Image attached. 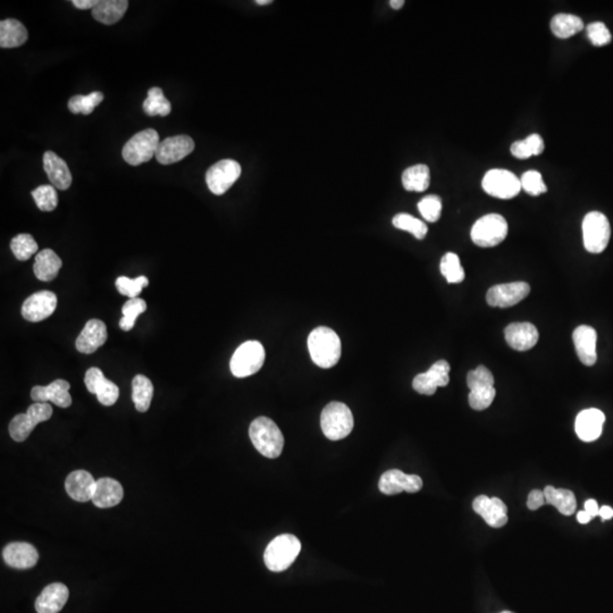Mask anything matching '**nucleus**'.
Segmentation results:
<instances>
[{
	"label": "nucleus",
	"instance_id": "f257e3e1",
	"mask_svg": "<svg viewBox=\"0 0 613 613\" xmlns=\"http://www.w3.org/2000/svg\"><path fill=\"white\" fill-rule=\"evenodd\" d=\"M308 349L313 363L320 368H330L341 358L340 337L328 327H317L308 337Z\"/></svg>",
	"mask_w": 613,
	"mask_h": 613
},
{
	"label": "nucleus",
	"instance_id": "f03ea898",
	"mask_svg": "<svg viewBox=\"0 0 613 613\" xmlns=\"http://www.w3.org/2000/svg\"><path fill=\"white\" fill-rule=\"evenodd\" d=\"M249 436L256 450L263 457L275 459L283 451V434L268 417H258L251 423Z\"/></svg>",
	"mask_w": 613,
	"mask_h": 613
},
{
	"label": "nucleus",
	"instance_id": "7ed1b4c3",
	"mask_svg": "<svg viewBox=\"0 0 613 613\" xmlns=\"http://www.w3.org/2000/svg\"><path fill=\"white\" fill-rule=\"evenodd\" d=\"M300 551V540L294 535L283 534L275 537L267 545L263 553V561L270 571L281 573L287 570L296 561Z\"/></svg>",
	"mask_w": 613,
	"mask_h": 613
},
{
	"label": "nucleus",
	"instance_id": "20e7f679",
	"mask_svg": "<svg viewBox=\"0 0 613 613\" xmlns=\"http://www.w3.org/2000/svg\"><path fill=\"white\" fill-rule=\"evenodd\" d=\"M354 416L350 408L342 402H330L324 408L320 426L324 435L330 441H340L354 430Z\"/></svg>",
	"mask_w": 613,
	"mask_h": 613
},
{
	"label": "nucleus",
	"instance_id": "39448f33",
	"mask_svg": "<svg viewBox=\"0 0 613 613\" xmlns=\"http://www.w3.org/2000/svg\"><path fill=\"white\" fill-rule=\"evenodd\" d=\"M508 231L509 226L504 216L499 213H488L480 217L473 224L470 237L473 244L478 247L492 248L504 242L507 237Z\"/></svg>",
	"mask_w": 613,
	"mask_h": 613
},
{
	"label": "nucleus",
	"instance_id": "423d86ee",
	"mask_svg": "<svg viewBox=\"0 0 613 613\" xmlns=\"http://www.w3.org/2000/svg\"><path fill=\"white\" fill-rule=\"evenodd\" d=\"M611 237L609 220L600 211H590L583 220L584 247L590 254L605 250Z\"/></svg>",
	"mask_w": 613,
	"mask_h": 613
},
{
	"label": "nucleus",
	"instance_id": "0eeeda50",
	"mask_svg": "<svg viewBox=\"0 0 613 613\" xmlns=\"http://www.w3.org/2000/svg\"><path fill=\"white\" fill-rule=\"evenodd\" d=\"M265 349L258 341H247L237 348L231 359V371L237 378L251 376L265 363Z\"/></svg>",
	"mask_w": 613,
	"mask_h": 613
},
{
	"label": "nucleus",
	"instance_id": "6e6552de",
	"mask_svg": "<svg viewBox=\"0 0 613 613\" xmlns=\"http://www.w3.org/2000/svg\"><path fill=\"white\" fill-rule=\"evenodd\" d=\"M159 144L158 132L153 129H147L138 132L127 141L122 151V156L127 164L132 166H139L156 156Z\"/></svg>",
	"mask_w": 613,
	"mask_h": 613
},
{
	"label": "nucleus",
	"instance_id": "1a4fd4ad",
	"mask_svg": "<svg viewBox=\"0 0 613 613\" xmlns=\"http://www.w3.org/2000/svg\"><path fill=\"white\" fill-rule=\"evenodd\" d=\"M53 408L47 402H36L27 413L14 417L10 423V437L16 442H23L30 436L38 423L51 419Z\"/></svg>",
	"mask_w": 613,
	"mask_h": 613
},
{
	"label": "nucleus",
	"instance_id": "9d476101",
	"mask_svg": "<svg viewBox=\"0 0 613 613\" xmlns=\"http://www.w3.org/2000/svg\"><path fill=\"white\" fill-rule=\"evenodd\" d=\"M240 164L233 159H223L207 170L206 183L211 194L223 196L241 177Z\"/></svg>",
	"mask_w": 613,
	"mask_h": 613
},
{
	"label": "nucleus",
	"instance_id": "9b49d317",
	"mask_svg": "<svg viewBox=\"0 0 613 613\" xmlns=\"http://www.w3.org/2000/svg\"><path fill=\"white\" fill-rule=\"evenodd\" d=\"M482 187L487 194L499 199H512L521 190L520 179L507 170H491L485 174Z\"/></svg>",
	"mask_w": 613,
	"mask_h": 613
},
{
	"label": "nucleus",
	"instance_id": "f8f14e48",
	"mask_svg": "<svg viewBox=\"0 0 613 613\" xmlns=\"http://www.w3.org/2000/svg\"><path fill=\"white\" fill-rule=\"evenodd\" d=\"M450 369L447 360H439L426 373L418 374L413 378V390L423 395H433L437 387H447L450 382Z\"/></svg>",
	"mask_w": 613,
	"mask_h": 613
},
{
	"label": "nucleus",
	"instance_id": "ddd939ff",
	"mask_svg": "<svg viewBox=\"0 0 613 613\" xmlns=\"http://www.w3.org/2000/svg\"><path fill=\"white\" fill-rule=\"evenodd\" d=\"M530 284L526 282L499 284L487 291L486 301L491 306L508 308L516 306L530 294Z\"/></svg>",
	"mask_w": 613,
	"mask_h": 613
},
{
	"label": "nucleus",
	"instance_id": "4468645a",
	"mask_svg": "<svg viewBox=\"0 0 613 613\" xmlns=\"http://www.w3.org/2000/svg\"><path fill=\"white\" fill-rule=\"evenodd\" d=\"M380 491L387 495H394L401 492L416 493L423 487V480L418 475H407L399 469L387 470L380 477Z\"/></svg>",
	"mask_w": 613,
	"mask_h": 613
},
{
	"label": "nucleus",
	"instance_id": "2eb2a0df",
	"mask_svg": "<svg viewBox=\"0 0 613 613\" xmlns=\"http://www.w3.org/2000/svg\"><path fill=\"white\" fill-rule=\"evenodd\" d=\"M194 141L189 135H177L160 141L156 159L161 165H170L184 159L194 151Z\"/></svg>",
	"mask_w": 613,
	"mask_h": 613
},
{
	"label": "nucleus",
	"instance_id": "dca6fc26",
	"mask_svg": "<svg viewBox=\"0 0 613 613\" xmlns=\"http://www.w3.org/2000/svg\"><path fill=\"white\" fill-rule=\"evenodd\" d=\"M84 383L90 393L97 395L98 401L103 406L110 407L116 404L117 399L120 397V389L116 384L107 380L101 369L97 367L88 369Z\"/></svg>",
	"mask_w": 613,
	"mask_h": 613
},
{
	"label": "nucleus",
	"instance_id": "f3484780",
	"mask_svg": "<svg viewBox=\"0 0 613 613\" xmlns=\"http://www.w3.org/2000/svg\"><path fill=\"white\" fill-rule=\"evenodd\" d=\"M57 308L56 294L51 291H40L24 301L22 315L27 322L38 323L53 315Z\"/></svg>",
	"mask_w": 613,
	"mask_h": 613
},
{
	"label": "nucleus",
	"instance_id": "a211bd4d",
	"mask_svg": "<svg viewBox=\"0 0 613 613\" xmlns=\"http://www.w3.org/2000/svg\"><path fill=\"white\" fill-rule=\"evenodd\" d=\"M473 509L485 520L488 526L493 528H501L508 523L507 506L499 497L480 495L473 500Z\"/></svg>",
	"mask_w": 613,
	"mask_h": 613
},
{
	"label": "nucleus",
	"instance_id": "6ab92c4d",
	"mask_svg": "<svg viewBox=\"0 0 613 613\" xmlns=\"http://www.w3.org/2000/svg\"><path fill=\"white\" fill-rule=\"evenodd\" d=\"M605 416L601 410L590 408L578 413L575 423L577 436L584 442H593L602 434Z\"/></svg>",
	"mask_w": 613,
	"mask_h": 613
},
{
	"label": "nucleus",
	"instance_id": "aec40b11",
	"mask_svg": "<svg viewBox=\"0 0 613 613\" xmlns=\"http://www.w3.org/2000/svg\"><path fill=\"white\" fill-rule=\"evenodd\" d=\"M70 383L65 380H53L47 387H34L31 390V397L36 402L51 401L60 408H68L72 404Z\"/></svg>",
	"mask_w": 613,
	"mask_h": 613
},
{
	"label": "nucleus",
	"instance_id": "412c9836",
	"mask_svg": "<svg viewBox=\"0 0 613 613\" xmlns=\"http://www.w3.org/2000/svg\"><path fill=\"white\" fill-rule=\"evenodd\" d=\"M573 344L577 356L585 366H593L597 363V330L588 325H580L573 330Z\"/></svg>",
	"mask_w": 613,
	"mask_h": 613
},
{
	"label": "nucleus",
	"instance_id": "4be33fe9",
	"mask_svg": "<svg viewBox=\"0 0 613 613\" xmlns=\"http://www.w3.org/2000/svg\"><path fill=\"white\" fill-rule=\"evenodd\" d=\"M507 343L516 351L530 350L538 341V330L533 324L512 323L504 330Z\"/></svg>",
	"mask_w": 613,
	"mask_h": 613
},
{
	"label": "nucleus",
	"instance_id": "5701e85b",
	"mask_svg": "<svg viewBox=\"0 0 613 613\" xmlns=\"http://www.w3.org/2000/svg\"><path fill=\"white\" fill-rule=\"evenodd\" d=\"M106 341L107 328L105 323L99 319H90L84 325L75 345L81 354H90L96 352Z\"/></svg>",
	"mask_w": 613,
	"mask_h": 613
},
{
	"label": "nucleus",
	"instance_id": "b1692460",
	"mask_svg": "<svg viewBox=\"0 0 613 613\" xmlns=\"http://www.w3.org/2000/svg\"><path fill=\"white\" fill-rule=\"evenodd\" d=\"M97 480L86 470H75L67 476L65 488L73 500L87 502L92 500Z\"/></svg>",
	"mask_w": 613,
	"mask_h": 613
},
{
	"label": "nucleus",
	"instance_id": "393cba45",
	"mask_svg": "<svg viewBox=\"0 0 613 613\" xmlns=\"http://www.w3.org/2000/svg\"><path fill=\"white\" fill-rule=\"evenodd\" d=\"M70 592L64 584L53 583L48 585L36 601L38 613H58L66 604Z\"/></svg>",
	"mask_w": 613,
	"mask_h": 613
},
{
	"label": "nucleus",
	"instance_id": "a878e982",
	"mask_svg": "<svg viewBox=\"0 0 613 613\" xmlns=\"http://www.w3.org/2000/svg\"><path fill=\"white\" fill-rule=\"evenodd\" d=\"M3 558L10 566L16 569H29L36 566L39 554L36 547L29 543H10L3 549Z\"/></svg>",
	"mask_w": 613,
	"mask_h": 613
},
{
	"label": "nucleus",
	"instance_id": "bb28decb",
	"mask_svg": "<svg viewBox=\"0 0 613 613\" xmlns=\"http://www.w3.org/2000/svg\"><path fill=\"white\" fill-rule=\"evenodd\" d=\"M44 170L48 179L56 189L67 190L72 184V174L66 161L53 151H47L44 155Z\"/></svg>",
	"mask_w": 613,
	"mask_h": 613
},
{
	"label": "nucleus",
	"instance_id": "cd10ccee",
	"mask_svg": "<svg viewBox=\"0 0 613 613\" xmlns=\"http://www.w3.org/2000/svg\"><path fill=\"white\" fill-rule=\"evenodd\" d=\"M123 487L117 480L113 478H101L96 483L92 502L94 506L101 509L105 508L115 507L123 500Z\"/></svg>",
	"mask_w": 613,
	"mask_h": 613
},
{
	"label": "nucleus",
	"instance_id": "c85d7f7f",
	"mask_svg": "<svg viewBox=\"0 0 613 613\" xmlns=\"http://www.w3.org/2000/svg\"><path fill=\"white\" fill-rule=\"evenodd\" d=\"M62 259L51 249H44L36 256L34 265V275L42 282H51L56 278L62 268Z\"/></svg>",
	"mask_w": 613,
	"mask_h": 613
},
{
	"label": "nucleus",
	"instance_id": "c756f323",
	"mask_svg": "<svg viewBox=\"0 0 613 613\" xmlns=\"http://www.w3.org/2000/svg\"><path fill=\"white\" fill-rule=\"evenodd\" d=\"M127 7V0H99L92 10V16L105 25H113L123 18Z\"/></svg>",
	"mask_w": 613,
	"mask_h": 613
},
{
	"label": "nucleus",
	"instance_id": "7c9ffc66",
	"mask_svg": "<svg viewBox=\"0 0 613 613\" xmlns=\"http://www.w3.org/2000/svg\"><path fill=\"white\" fill-rule=\"evenodd\" d=\"M27 27L20 21L8 18L0 22V47L17 48L27 42Z\"/></svg>",
	"mask_w": 613,
	"mask_h": 613
},
{
	"label": "nucleus",
	"instance_id": "2f4dec72",
	"mask_svg": "<svg viewBox=\"0 0 613 613\" xmlns=\"http://www.w3.org/2000/svg\"><path fill=\"white\" fill-rule=\"evenodd\" d=\"M544 495L547 504L554 506L563 516H571L576 511V497L571 491L547 486L544 488Z\"/></svg>",
	"mask_w": 613,
	"mask_h": 613
},
{
	"label": "nucleus",
	"instance_id": "473e14b6",
	"mask_svg": "<svg viewBox=\"0 0 613 613\" xmlns=\"http://www.w3.org/2000/svg\"><path fill=\"white\" fill-rule=\"evenodd\" d=\"M583 29V20L573 14H557L551 21V30L560 39L573 37Z\"/></svg>",
	"mask_w": 613,
	"mask_h": 613
},
{
	"label": "nucleus",
	"instance_id": "72a5a7b5",
	"mask_svg": "<svg viewBox=\"0 0 613 613\" xmlns=\"http://www.w3.org/2000/svg\"><path fill=\"white\" fill-rule=\"evenodd\" d=\"M430 168L426 165H415L404 170L402 174V184L407 191L423 192L430 187Z\"/></svg>",
	"mask_w": 613,
	"mask_h": 613
},
{
	"label": "nucleus",
	"instance_id": "f704fd0d",
	"mask_svg": "<svg viewBox=\"0 0 613 613\" xmlns=\"http://www.w3.org/2000/svg\"><path fill=\"white\" fill-rule=\"evenodd\" d=\"M132 399L138 411L146 413L151 408L153 397V385L144 375H137L132 380Z\"/></svg>",
	"mask_w": 613,
	"mask_h": 613
},
{
	"label": "nucleus",
	"instance_id": "c9c22d12",
	"mask_svg": "<svg viewBox=\"0 0 613 613\" xmlns=\"http://www.w3.org/2000/svg\"><path fill=\"white\" fill-rule=\"evenodd\" d=\"M142 108L149 116H167L172 112V105L164 96L163 90L158 87L148 90V97L144 101Z\"/></svg>",
	"mask_w": 613,
	"mask_h": 613
},
{
	"label": "nucleus",
	"instance_id": "e433bc0d",
	"mask_svg": "<svg viewBox=\"0 0 613 613\" xmlns=\"http://www.w3.org/2000/svg\"><path fill=\"white\" fill-rule=\"evenodd\" d=\"M394 227H397L399 230L406 231L413 234V237L418 240H423L427 235L426 224L423 220H418L416 217L411 216L409 213H397L393 217L392 220Z\"/></svg>",
	"mask_w": 613,
	"mask_h": 613
},
{
	"label": "nucleus",
	"instance_id": "4c0bfd02",
	"mask_svg": "<svg viewBox=\"0 0 613 613\" xmlns=\"http://www.w3.org/2000/svg\"><path fill=\"white\" fill-rule=\"evenodd\" d=\"M103 101V92L94 91L91 94L83 96V94H77L74 97L70 98L68 101V109L73 114H83V115H90L94 112V108Z\"/></svg>",
	"mask_w": 613,
	"mask_h": 613
},
{
	"label": "nucleus",
	"instance_id": "58836bf2",
	"mask_svg": "<svg viewBox=\"0 0 613 613\" xmlns=\"http://www.w3.org/2000/svg\"><path fill=\"white\" fill-rule=\"evenodd\" d=\"M147 310V304L144 299L135 298V299H130L127 301L122 308L123 317L120 320V327L122 330H131L135 325V320L141 313H144Z\"/></svg>",
	"mask_w": 613,
	"mask_h": 613
},
{
	"label": "nucleus",
	"instance_id": "ea45409f",
	"mask_svg": "<svg viewBox=\"0 0 613 613\" xmlns=\"http://www.w3.org/2000/svg\"><path fill=\"white\" fill-rule=\"evenodd\" d=\"M441 273L447 278V283H461L465 280V270L458 255L454 252L444 255L441 260Z\"/></svg>",
	"mask_w": 613,
	"mask_h": 613
},
{
	"label": "nucleus",
	"instance_id": "a19ab883",
	"mask_svg": "<svg viewBox=\"0 0 613 613\" xmlns=\"http://www.w3.org/2000/svg\"><path fill=\"white\" fill-rule=\"evenodd\" d=\"M10 249L17 259L25 261L37 252L38 244L30 234H18L10 242Z\"/></svg>",
	"mask_w": 613,
	"mask_h": 613
},
{
	"label": "nucleus",
	"instance_id": "79ce46f5",
	"mask_svg": "<svg viewBox=\"0 0 613 613\" xmlns=\"http://www.w3.org/2000/svg\"><path fill=\"white\" fill-rule=\"evenodd\" d=\"M32 197H34L38 208L42 211H53L58 205V196L55 187L51 185H40L36 190L32 191Z\"/></svg>",
	"mask_w": 613,
	"mask_h": 613
},
{
	"label": "nucleus",
	"instance_id": "37998d69",
	"mask_svg": "<svg viewBox=\"0 0 613 613\" xmlns=\"http://www.w3.org/2000/svg\"><path fill=\"white\" fill-rule=\"evenodd\" d=\"M149 285V281L146 276H139L135 280H131L127 276H120L117 278L116 287L122 296L130 297V299H135L142 292L144 287Z\"/></svg>",
	"mask_w": 613,
	"mask_h": 613
},
{
	"label": "nucleus",
	"instance_id": "c03bdc74",
	"mask_svg": "<svg viewBox=\"0 0 613 613\" xmlns=\"http://www.w3.org/2000/svg\"><path fill=\"white\" fill-rule=\"evenodd\" d=\"M495 394H497V391L494 387H478V389L470 390L469 397H468L469 406L477 411L487 409L493 402Z\"/></svg>",
	"mask_w": 613,
	"mask_h": 613
},
{
	"label": "nucleus",
	"instance_id": "a18cd8bd",
	"mask_svg": "<svg viewBox=\"0 0 613 613\" xmlns=\"http://www.w3.org/2000/svg\"><path fill=\"white\" fill-rule=\"evenodd\" d=\"M418 210L423 217V220H426L430 223H435L440 220L441 213H442V200L439 196L430 194L419 201Z\"/></svg>",
	"mask_w": 613,
	"mask_h": 613
},
{
	"label": "nucleus",
	"instance_id": "49530a36",
	"mask_svg": "<svg viewBox=\"0 0 613 613\" xmlns=\"http://www.w3.org/2000/svg\"><path fill=\"white\" fill-rule=\"evenodd\" d=\"M521 189L526 191L530 196H540L547 191V185L544 183L543 177L537 170H528L523 174L520 179Z\"/></svg>",
	"mask_w": 613,
	"mask_h": 613
},
{
	"label": "nucleus",
	"instance_id": "de8ad7c7",
	"mask_svg": "<svg viewBox=\"0 0 613 613\" xmlns=\"http://www.w3.org/2000/svg\"><path fill=\"white\" fill-rule=\"evenodd\" d=\"M467 384L469 390L478 387H494L493 374L485 366H478L467 375Z\"/></svg>",
	"mask_w": 613,
	"mask_h": 613
},
{
	"label": "nucleus",
	"instance_id": "09e8293b",
	"mask_svg": "<svg viewBox=\"0 0 613 613\" xmlns=\"http://www.w3.org/2000/svg\"><path fill=\"white\" fill-rule=\"evenodd\" d=\"M587 37L590 39V42L597 46V47H602L605 44H610L612 40L610 31L605 27V24L602 22H594L587 27Z\"/></svg>",
	"mask_w": 613,
	"mask_h": 613
},
{
	"label": "nucleus",
	"instance_id": "8fccbe9b",
	"mask_svg": "<svg viewBox=\"0 0 613 613\" xmlns=\"http://www.w3.org/2000/svg\"><path fill=\"white\" fill-rule=\"evenodd\" d=\"M525 141H526L527 147L533 156H538L543 153L545 144H544V140L540 134H530V137L525 139Z\"/></svg>",
	"mask_w": 613,
	"mask_h": 613
},
{
	"label": "nucleus",
	"instance_id": "3c124183",
	"mask_svg": "<svg viewBox=\"0 0 613 613\" xmlns=\"http://www.w3.org/2000/svg\"><path fill=\"white\" fill-rule=\"evenodd\" d=\"M544 504H547V500H545V495H544L543 491H532L530 495H528V500H527V507H528V509L533 511L537 510V509H540Z\"/></svg>",
	"mask_w": 613,
	"mask_h": 613
},
{
	"label": "nucleus",
	"instance_id": "603ef678",
	"mask_svg": "<svg viewBox=\"0 0 613 613\" xmlns=\"http://www.w3.org/2000/svg\"><path fill=\"white\" fill-rule=\"evenodd\" d=\"M510 151L512 156L516 157L518 159H528V158L533 156L528 147H527L526 141L525 140L513 142L511 144Z\"/></svg>",
	"mask_w": 613,
	"mask_h": 613
},
{
	"label": "nucleus",
	"instance_id": "864d4df0",
	"mask_svg": "<svg viewBox=\"0 0 613 613\" xmlns=\"http://www.w3.org/2000/svg\"><path fill=\"white\" fill-rule=\"evenodd\" d=\"M98 3H99V0H73L72 1L74 6L79 10H89V8L94 10Z\"/></svg>",
	"mask_w": 613,
	"mask_h": 613
},
{
	"label": "nucleus",
	"instance_id": "5fc2aeb1",
	"mask_svg": "<svg viewBox=\"0 0 613 613\" xmlns=\"http://www.w3.org/2000/svg\"><path fill=\"white\" fill-rule=\"evenodd\" d=\"M585 511H586L587 513H590V516L593 517V518L599 516L600 509H599L597 501L593 500V499L587 500L586 502H585Z\"/></svg>",
	"mask_w": 613,
	"mask_h": 613
},
{
	"label": "nucleus",
	"instance_id": "6e6d98bb",
	"mask_svg": "<svg viewBox=\"0 0 613 613\" xmlns=\"http://www.w3.org/2000/svg\"><path fill=\"white\" fill-rule=\"evenodd\" d=\"M599 516H601L602 520H610L613 518V509L608 506L601 508Z\"/></svg>",
	"mask_w": 613,
	"mask_h": 613
},
{
	"label": "nucleus",
	"instance_id": "4d7b16f0",
	"mask_svg": "<svg viewBox=\"0 0 613 613\" xmlns=\"http://www.w3.org/2000/svg\"><path fill=\"white\" fill-rule=\"evenodd\" d=\"M592 519H593V517L590 516V513H587L585 510L579 511L578 514H577V520L580 523H588Z\"/></svg>",
	"mask_w": 613,
	"mask_h": 613
},
{
	"label": "nucleus",
	"instance_id": "13d9d810",
	"mask_svg": "<svg viewBox=\"0 0 613 613\" xmlns=\"http://www.w3.org/2000/svg\"><path fill=\"white\" fill-rule=\"evenodd\" d=\"M390 5L393 10H400L404 5V0H391Z\"/></svg>",
	"mask_w": 613,
	"mask_h": 613
},
{
	"label": "nucleus",
	"instance_id": "bf43d9fd",
	"mask_svg": "<svg viewBox=\"0 0 613 613\" xmlns=\"http://www.w3.org/2000/svg\"><path fill=\"white\" fill-rule=\"evenodd\" d=\"M273 3L272 0H257V5H260V6H266V5H270V3Z\"/></svg>",
	"mask_w": 613,
	"mask_h": 613
},
{
	"label": "nucleus",
	"instance_id": "052dcab7",
	"mask_svg": "<svg viewBox=\"0 0 613 613\" xmlns=\"http://www.w3.org/2000/svg\"><path fill=\"white\" fill-rule=\"evenodd\" d=\"M501 613H513V612H510V611H504V612H501Z\"/></svg>",
	"mask_w": 613,
	"mask_h": 613
}]
</instances>
